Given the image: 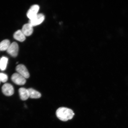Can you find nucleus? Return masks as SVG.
Returning a JSON list of instances; mask_svg holds the SVG:
<instances>
[{"label": "nucleus", "instance_id": "2", "mask_svg": "<svg viewBox=\"0 0 128 128\" xmlns=\"http://www.w3.org/2000/svg\"><path fill=\"white\" fill-rule=\"evenodd\" d=\"M11 79L13 82L19 86L23 85L26 82V78L18 73L14 74L11 77Z\"/></svg>", "mask_w": 128, "mask_h": 128}, {"label": "nucleus", "instance_id": "9", "mask_svg": "<svg viewBox=\"0 0 128 128\" xmlns=\"http://www.w3.org/2000/svg\"><path fill=\"white\" fill-rule=\"evenodd\" d=\"M18 91L20 98L22 100H26L30 98L28 89L21 88L19 89Z\"/></svg>", "mask_w": 128, "mask_h": 128}, {"label": "nucleus", "instance_id": "11", "mask_svg": "<svg viewBox=\"0 0 128 128\" xmlns=\"http://www.w3.org/2000/svg\"><path fill=\"white\" fill-rule=\"evenodd\" d=\"M29 97L32 98L37 99L41 97V95L38 91L32 88L28 89Z\"/></svg>", "mask_w": 128, "mask_h": 128}, {"label": "nucleus", "instance_id": "10", "mask_svg": "<svg viewBox=\"0 0 128 128\" xmlns=\"http://www.w3.org/2000/svg\"><path fill=\"white\" fill-rule=\"evenodd\" d=\"M14 39L23 42L26 39L25 36L21 30H18L14 33Z\"/></svg>", "mask_w": 128, "mask_h": 128}, {"label": "nucleus", "instance_id": "15", "mask_svg": "<svg viewBox=\"0 0 128 128\" xmlns=\"http://www.w3.org/2000/svg\"></svg>", "mask_w": 128, "mask_h": 128}, {"label": "nucleus", "instance_id": "4", "mask_svg": "<svg viewBox=\"0 0 128 128\" xmlns=\"http://www.w3.org/2000/svg\"><path fill=\"white\" fill-rule=\"evenodd\" d=\"M18 44L16 42H14L11 44L7 52L12 56L15 57L18 55Z\"/></svg>", "mask_w": 128, "mask_h": 128}, {"label": "nucleus", "instance_id": "12", "mask_svg": "<svg viewBox=\"0 0 128 128\" xmlns=\"http://www.w3.org/2000/svg\"><path fill=\"white\" fill-rule=\"evenodd\" d=\"M11 44L9 40H5L0 43V50H7Z\"/></svg>", "mask_w": 128, "mask_h": 128}, {"label": "nucleus", "instance_id": "5", "mask_svg": "<svg viewBox=\"0 0 128 128\" xmlns=\"http://www.w3.org/2000/svg\"><path fill=\"white\" fill-rule=\"evenodd\" d=\"M16 70L18 73L22 75L26 79H27L30 77L29 73L24 65L20 64L17 66L16 67Z\"/></svg>", "mask_w": 128, "mask_h": 128}, {"label": "nucleus", "instance_id": "6", "mask_svg": "<svg viewBox=\"0 0 128 128\" xmlns=\"http://www.w3.org/2000/svg\"><path fill=\"white\" fill-rule=\"evenodd\" d=\"M2 89L3 93L7 96H10L14 93L13 86L8 83L4 84L2 86Z\"/></svg>", "mask_w": 128, "mask_h": 128}, {"label": "nucleus", "instance_id": "13", "mask_svg": "<svg viewBox=\"0 0 128 128\" xmlns=\"http://www.w3.org/2000/svg\"><path fill=\"white\" fill-rule=\"evenodd\" d=\"M8 59L6 57H2L0 59V70L4 71L7 68Z\"/></svg>", "mask_w": 128, "mask_h": 128}, {"label": "nucleus", "instance_id": "8", "mask_svg": "<svg viewBox=\"0 0 128 128\" xmlns=\"http://www.w3.org/2000/svg\"><path fill=\"white\" fill-rule=\"evenodd\" d=\"M21 30L25 36H30L33 32V26L30 23L25 24L22 27Z\"/></svg>", "mask_w": 128, "mask_h": 128}, {"label": "nucleus", "instance_id": "3", "mask_svg": "<svg viewBox=\"0 0 128 128\" xmlns=\"http://www.w3.org/2000/svg\"><path fill=\"white\" fill-rule=\"evenodd\" d=\"M45 18L44 14H38L33 18L30 20L29 23L33 27L40 24L44 22Z\"/></svg>", "mask_w": 128, "mask_h": 128}, {"label": "nucleus", "instance_id": "1", "mask_svg": "<svg viewBox=\"0 0 128 128\" xmlns=\"http://www.w3.org/2000/svg\"><path fill=\"white\" fill-rule=\"evenodd\" d=\"M56 114L57 117L60 120L66 121L72 119L74 116V114L70 109L61 107L58 109Z\"/></svg>", "mask_w": 128, "mask_h": 128}, {"label": "nucleus", "instance_id": "7", "mask_svg": "<svg viewBox=\"0 0 128 128\" xmlns=\"http://www.w3.org/2000/svg\"><path fill=\"white\" fill-rule=\"evenodd\" d=\"M39 9V6L38 5L34 4L31 6L27 13V16L30 20L37 15Z\"/></svg>", "mask_w": 128, "mask_h": 128}, {"label": "nucleus", "instance_id": "14", "mask_svg": "<svg viewBox=\"0 0 128 128\" xmlns=\"http://www.w3.org/2000/svg\"><path fill=\"white\" fill-rule=\"evenodd\" d=\"M8 77L7 75L5 74L0 73V81L3 83L6 82L8 80Z\"/></svg>", "mask_w": 128, "mask_h": 128}]
</instances>
